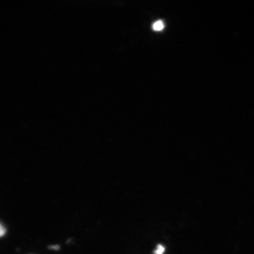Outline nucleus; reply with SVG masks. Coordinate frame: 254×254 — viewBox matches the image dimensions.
<instances>
[{
  "label": "nucleus",
  "instance_id": "nucleus-1",
  "mask_svg": "<svg viewBox=\"0 0 254 254\" xmlns=\"http://www.w3.org/2000/svg\"><path fill=\"white\" fill-rule=\"evenodd\" d=\"M153 28L155 31H161V30L164 28V23L163 21H156V22L153 24Z\"/></svg>",
  "mask_w": 254,
  "mask_h": 254
},
{
  "label": "nucleus",
  "instance_id": "nucleus-2",
  "mask_svg": "<svg viewBox=\"0 0 254 254\" xmlns=\"http://www.w3.org/2000/svg\"><path fill=\"white\" fill-rule=\"evenodd\" d=\"M165 252V248L161 245H158L157 247L156 250H155V254H163Z\"/></svg>",
  "mask_w": 254,
  "mask_h": 254
},
{
  "label": "nucleus",
  "instance_id": "nucleus-3",
  "mask_svg": "<svg viewBox=\"0 0 254 254\" xmlns=\"http://www.w3.org/2000/svg\"><path fill=\"white\" fill-rule=\"evenodd\" d=\"M5 234V229L2 225L0 224V237L3 236Z\"/></svg>",
  "mask_w": 254,
  "mask_h": 254
}]
</instances>
